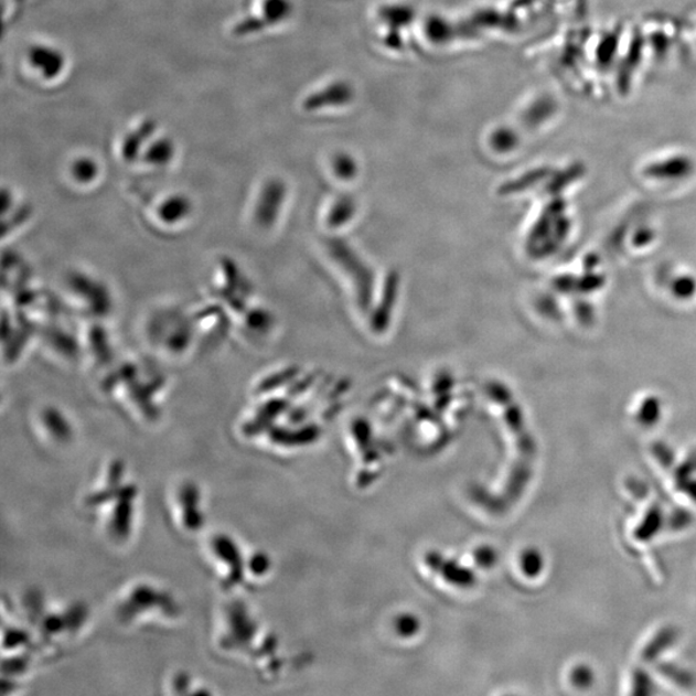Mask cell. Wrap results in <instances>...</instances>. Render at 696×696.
<instances>
[{
    "label": "cell",
    "mask_w": 696,
    "mask_h": 696,
    "mask_svg": "<svg viewBox=\"0 0 696 696\" xmlns=\"http://www.w3.org/2000/svg\"><path fill=\"white\" fill-rule=\"evenodd\" d=\"M293 3L290 0H264L261 18L269 28L282 24L292 17Z\"/></svg>",
    "instance_id": "cell-6"
},
{
    "label": "cell",
    "mask_w": 696,
    "mask_h": 696,
    "mask_svg": "<svg viewBox=\"0 0 696 696\" xmlns=\"http://www.w3.org/2000/svg\"><path fill=\"white\" fill-rule=\"evenodd\" d=\"M512 137L507 129L501 128L499 131H495L491 137V142L494 149H507L512 143Z\"/></svg>",
    "instance_id": "cell-10"
},
{
    "label": "cell",
    "mask_w": 696,
    "mask_h": 696,
    "mask_svg": "<svg viewBox=\"0 0 696 696\" xmlns=\"http://www.w3.org/2000/svg\"><path fill=\"white\" fill-rule=\"evenodd\" d=\"M354 96V88L347 82H333L306 97L303 107L306 111L313 113L324 110L325 107L346 106L353 103Z\"/></svg>",
    "instance_id": "cell-2"
},
{
    "label": "cell",
    "mask_w": 696,
    "mask_h": 696,
    "mask_svg": "<svg viewBox=\"0 0 696 696\" xmlns=\"http://www.w3.org/2000/svg\"><path fill=\"white\" fill-rule=\"evenodd\" d=\"M379 19L393 30L405 28L416 19V10L408 4H388L382 7Z\"/></svg>",
    "instance_id": "cell-5"
},
{
    "label": "cell",
    "mask_w": 696,
    "mask_h": 696,
    "mask_svg": "<svg viewBox=\"0 0 696 696\" xmlns=\"http://www.w3.org/2000/svg\"><path fill=\"white\" fill-rule=\"evenodd\" d=\"M174 151L173 141L163 137V139H158L149 144L147 151H144V159L150 164L164 165L171 162Z\"/></svg>",
    "instance_id": "cell-7"
},
{
    "label": "cell",
    "mask_w": 696,
    "mask_h": 696,
    "mask_svg": "<svg viewBox=\"0 0 696 696\" xmlns=\"http://www.w3.org/2000/svg\"><path fill=\"white\" fill-rule=\"evenodd\" d=\"M335 171L339 172L342 178H350L356 171L354 160L347 156H339L334 162Z\"/></svg>",
    "instance_id": "cell-9"
},
{
    "label": "cell",
    "mask_w": 696,
    "mask_h": 696,
    "mask_svg": "<svg viewBox=\"0 0 696 696\" xmlns=\"http://www.w3.org/2000/svg\"><path fill=\"white\" fill-rule=\"evenodd\" d=\"M426 34L428 40L438 44L473 36L465 22L454 24V22L436 17V14L426 21Z\"/></svg>",
    "instance_id": "cell-3"
},
{
    "label": "cell",
    "mask_w": 696,
    "mask_h": 696,
    "mask_svg": "<svg viewBox=\"0 0 696 696\" xmlns=\"http://www.w3.org/2000/svg\"><path fill=\"white\" fill-rule=\"evenodd\" d=\"M98 167L95 160L89 158H81L73 165V174L81 182H89L96 178Z\"/></svg>",
    "instance_id": "cell-8"
},
{
    "label": "cell",
    "mask_w": 696,
    "mask_h": 696,
    "mask_svg": "<svg viewBox=\"0 0 696 696\" xmlns=\"http://www.w3.org/2000/svg\"><path fill=\"white\" fill-rule=\"evenodd\" d=\"M28 63L44 81H55L66 67L65 53L49 44H34L28 51Z\"/></svg>",
    "instance_id": "cell-1"
},
{
    "label": "cell",
    "mask_w": 696,
    "mask_h": 696,
    "mask_svg": "<svg viewBox=\"0 0 696 696\" xmlns=\"http://www.w3.org/2000/svg\"><path fill=\"white\" fill-rule=\"evenodd\" d=\"M157 131L156 120H144L131 133L126 136L124 144H121V152L127 160H133L140 156L144 143L151 139V136Z\"/></svg>",
    "instance_id": "cell-4"
}]
</instances>
